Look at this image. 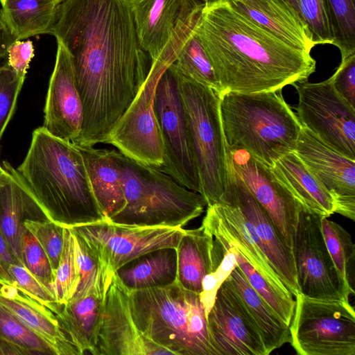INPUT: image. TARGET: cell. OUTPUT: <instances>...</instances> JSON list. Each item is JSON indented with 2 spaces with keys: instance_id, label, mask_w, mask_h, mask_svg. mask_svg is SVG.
Here are the masks:
<instances>
[{
  "instance_id": "obj_1",
  "label": "cell",
  "mask_w": 355,
  "mask_h": 355,
  "mask_svg": "<svg viewBox=\"0 0 355 355\" xmlns=\"http://www.w3.org/2000/svg\"><path fill=\"white\" fill-rule=\"evenodd\" d=\"M51 35L70 55L83 105V128L73 144H105L151 65L139 40L131 0H64Z\"/></svg>"
},
{
  "instance_id": "obj_2",
  "label": "cell",
  "mask_w": 355,
  "mask_h": 355,
  "mask_svg": "<svg viewBox=\"0 0 355 355\" xmlns=\"http://www.w3.org/2000/svg\"><path fill=\"white\" fill-rule=\"evenodd\" d=\"M194 31L212 64L221 95L282 90L307 80L315 71L310 53L259 26L229 0L204 5Z\"/></svg>"
},
{
  "instance_id": "obj_3",
  "label": "cell",
  "mask_w": 355,
  "mask_h": 355,
  "mask_svg": "<svg viewBox=\"0 0 355 355\" xmlns=\"http://www.w3.org/2000/svg\"><path fill=\"white\" fill-rule=\"evenodd\" d=\"M17 171L47 219L68 228L107 220L83 156L72 142L53 136L42 126L36 128Z\"/></svg>"
},
{
  "instance_id": "obj_4",
  "label": "cell",
  "mask_w": 355,
  "mask_h": 355,
  "mask_svg": "<svg viewBox=\"0 0 355 355\" xmlns=\"http://www.w3.org/2000/svg\"><path fill=\"white\" fill-rule=\"evenodd\" d=\"M220 112L229 147L243 149L270 167L295 151L302 125L282 90L225 93Z\"/></svg>"
},
{
  "instance_id": "obj_5",
  "label": "cell",
  "mask_w": 355,
  "mask_h": 355,
  "mask_svg": "<svg viewBox=\"0 0 355 355\" xmlns=\"http://www.w3.org/2000/svg\"><path fill=\"white\" fill-rule=\"evenodd\" d=\"M139 329L172 355H216L199 294L176 282L162 287L130 290Z\"/></svg>"
},
{
  "instance_id": "obj_6",
  "label": "cell",
  "mask_w": 355,
  "mask_h": 355,
  "mask_svg": "<svg viewBox=\"0 0 355 355\" xmlns=\"http://www.w3.org/2000/svg\"><path fill=\"white\" fill-rule=\"evenodd\" d=\"M123 209L110 219L134 226L182 227L204 211L207 202L198 192L180 184L157 168L121 153Z\"/></svg>"
},
{
  "instance_id": "obj_7",
  "label": "cell",
  "mask_w": 355,
  "mask_h": 355,
  "mask_svg": "<svg viewBox=\"0 0 355 355\" xmlns=\"http://www.w3.org/2000/svg\"><path fill=\"white\" fill-rule=\"evenodd\" d=\"M173 67L178 75L189 124L200 193L207 206L213 205L223 201L230 180L227 145L220 112V95L183 76Z\"/></svg>"
},
{
  "instance_id": "obj_8",
  "label": "cell",
  "mask_w": 355,
  "mask_h": 355,
  "mask_svg": "<svg viewBox=\"0 0 355 355\" xmlns=\"http://www.w3.org/2000/svg\"><path fill=\"white\" fill-rule=\"evenodd\" d=\"M289 325L300 355H354L355 311L349 301L311 298L299 293Z\"/></svg>"
},
{
  "instance_id": "obj_9",
  "label": "cell",
  "mask_w": 355,
  "mask_h": 355,
  "mask_svg": "<svg viewBox=\"0 0 355 355\" xmlns=\"http://www.w3.org/2000/svg\"><path fill=\"white\" fill-rule=\"evenodd\" d=\"M154 110L163 150L157 168L182 186L200 193V180L187 115L172 64L157 84Z\"/></svg>"
},
{
  "instance_id": "obj_10",
  "label": "cell",
  "mask_w": 355,
  "mask_h": 355,
  "mask_svg": "<svg viewBox=\"0 0 355 355\" xmlns=\"http://www.w3.org/2000/svg\"><path fill=\"white\" fill-rule=\"evenodd\" d=\"M322 216L300 205L292 248L300 293L315 299L349 301L351 294L324 239Z\"/></svg>"
},
{
  "instance_id": "obj_11",
  "label": "cell",
  "mask_w": 355,
  "mask_h": 355,
  "mask_svg": "<svg viewBox=\"0 0 355 355\" xmlns=\"http://www.w3.org/2000/svg\"><path fill=\"white\" fill-rule=\"evenodd\" d=\"M293 86L298 94L296 115L302 125L335 151L355 159V108L335 89L331 78Z\"/></svg>"
},
{
  "instance_id": "obj_12",
  "label": "cell",
  "mask_w": 355,
  "mask_h": 355,
  "mask_svg": "<svg viewBox=\"0 0 355 355\" xmlns=\"http://www.w3.org/2000/svg\"><path fill=\"white\" fill-rule=\"evenodd\" d=\"M139 42L152 61L175 60L204 3L197 0H131Z\"/></svg>"
},
{
  "instance_id": "obj_13",
  "label": "cell",
  "mask_w": 355,
  "mask_h": 355,
  "mask_svg": "<svg viewBox=\"0 0 355 355\" xmlns=\"http://www.w3.org/2000/svg\"><path fill=\"white\" fill-rule=\"evenodd\" d=\"M173 62H151L145 82L105 143L116 147L125 156L155 168L163 163L162 145L154 110L155 93L160 76Z\"/></svg>"
},
{
  "instance_id": "obj_14",
  "label": "cell",
  "mask_w": 355,
  "mask_h": 355,
  "mask_svg": "<svg viewBox=\"0 0 355 355\" xmlns=\"http://www.w3.org/2000/svg\"><path fill=\"white\" fill-rule=\"evenodd\" d=\"M114 272L148 252L176 248L185 230L164 226L125 225L102 220L71 227Z\"/></svg>"
},
{
  "instance_id": "obj_15",
  "label": "cell",
  "mask_w": 355,
  "mask_h": 355,
  "mask_svg": "<svg viewBox=\"0 0 355 355\" xmlns=\"http://www.w3.org/2000/svg\"><path fill=\"white\" fill-rule=\"evenodd\" d=\"M227 151L230 165L266 210L284 243L292 251L301 204L275 177L271 167L243 149L227 146Z\"/></svg>"
},
{
  "instance_id": "obj_16",
  "label": "cell",
  "mask_w": 355,
  "mask_h": 355,
  "mask_svg": "<svg viewBox=\"0 0 355 355\" xmlns=\"http://www.w3.org/2000/svg\"><path fill=\"white\" fill-rule=\"evenodd\" d=\"M207 320L216 355H268L254 322L228 279L219 288Z\"/></svg>"
},
{
  "instance_id": "obj_17",
  "label": "cell",
  "mask_w": 355,
  "mask_h": 355,
  "mask_svg": "<svg viewBox=\"0 0 355 355\" xmlns=\"http://www.w3.org/2000/svg\"><path fill=\"white\" fill-rule=\"evenodd\" d=\"M154 354L172 355L139 329L131 311L130 290L114 273L105 296L94 355Z\"/></svg>"
},
{
  "instance_id": "obj_18",
  "label": "cell",
  "mask_w": 355,
  "mask_h": 355,
  "mask_svg": "<svg viewBox=\"0 0 355 355\" xmlns=\"http://www.w3.org/2000/svg\"><path fill=\"white\" fill-rule=\"evenodd\" d=\"M294 153L330 193L338 213L355 220V159L325 144L302 126Z\"/></svg>"
},
{
  "instance_id": "obj_19",
  "label": "cell",
  "mask_w": 355,
  "mask_h": 355,
  "mask_svg": "<svg viewBox=\"0 0 355 355\" xmlns=\"http://www.w3.org/2000/svg\"><path fill=\"white\" fill-rule=\"evenodd\" d=\"M229 165V184L221 202L236 207L251 223L271 266L290 293L296 296L300 293V288L291 250L284 243L269 215L254 198L230 162Z\"/></svg>"
},
{
  "instance_id": "obj_20",
  "label": "cell",
  "mask_w": 355,
  "mask_h": 355,
  "mask_svg": "<svg viewBox=\"0 0 355 355\" xmlns=\"http://www.w3.org/2000/svg\"><path fill=\"white\" fill-rule=\"evenodd\" d=\"M55 67L44 107L43 128L53 136L73 143L83 124V102L70 55L58 41Z\"/></svg>"
},
{
  "instance_id": "obj_21",
  "label": "cell",
  "mask_w": 355,
  "mask_h": 355,
  "mask_svg": "<svg viewBox=\"0 0 355 355\" xmlns=\"http://www.w3.org/2000/svg\"><path fill=\"white\" fill-rule=\"evenodd\" d=\"M202 225L220 243L236 247L279 290L292 295L271 266L251 223L236 207L225 202L207 206Z\"/></svg>"
},
{
  "instance_id": "obj_22",
  "label": "cell",
  "mask_w": 355,
  "mask_h": 355,
  "mask_svg": "<svg viewBox=\"0 0 355 355\" xmlns=\"http://www.w3.org/2000/svg\"><path fill=\"white\" fill-rule=\"evenodd\" d=\"M111 281L101 282L84 295L73 297L63 304L55 303L51 309L79 355H94Z\"/></svg>"
},
{
  "instance_id": "obj_23",
  "label": "cell",
  "mask_w": 355,
  "mask_h": 355,
  "mask_svg": "<svg viewBox=\"0 0 355 355\" xmlns=\"http://www.w3.org/2000/svg\"><path fill=\"white\" fill-rule=\"evenodd\" d=\"M3 167L10 176L0 186V233L15 259L23 265L21 242L26 231L24 220L46 218L17 169L7 162H3Z\"/></svg>"
},
{
  "instance_id": "obj_24",
  "label": "cell",
  "mask_w": 355,
  "mask_h": 355,
  "mask_svg": "<svg viewBox=\"0 0 355 355\" xmlns=\"http://www.w3.org/2000/svg\"><path fill=\"white\" fill-rule=\"evenodd\" d=\"M175 250V282L200 295L204 277L215 271L223 260V246L201 225L197 229L185 230Z\"/></svg>"
},
{
  "instance_id": "obj_25",
  "label": "cell",
  "mask_w": 355,
  "mask_h": 355,
  "mask_svg": "<svg viewBox=\"0 0 355 355\" xmlns=\"http://www.w3.org/2000/svg\"><path fill=\"white\" fill-rule=\"evenodd\" d=\"M253 22L287 44L311 53L316 45L306 24L286 0H229Z\"/></svg>"
},
{
  "instance_id": "obj_26",
  "label": "cell",
  "mask_w": 355,
  "mask_h": 355,
  "mask_svg": "<svg viewBox=\"0 0 355 355\" xmlns=\"http://www.w3.org/2000/svg\"><path fill=\"white\" fill-rule=\"evenodd\" d=\"M77 146L83 156L94 196L104 216L110 220L126 203L121 152L94 146Z\"/></svg>"
},
{
  "instance_id": "obj_27",
  "label": "cell",
  "mask_w": 355,
  "mask_h": 355,
  "mask_svg": "<svg viewBox=\"0 0 355 355\" xmlns=\"http://www.w3.org/2000/svg\"><path fill=\"white\" fill-rule=\"evenodd\" d=\"M0 304L47 341L58 355H79L55 315L46 306L8 284H0Z\"/></svg>"
},
{
  "instance_id": "obj_28",
  "label": "cell",
  "mask_w": 355,
  "mask_h": 355,
  "mask_svg": "<svg viewBox=\"0 0 355 355\" xmlns=\"http://www.w3.org/2000/svg\"><path fill=\"white\" fill-rule=\"evenodd\" d=\"M58 3L53 0H6L0 10L6 47L42 34H51Z\"/></svg>"
},
{
  "instance_id": "obj_29",
  "label": "cell",
  "mask_w": 355,
  "mask_h": 355,
  "mask_svg": "<svg viewBox=\"0 0 355 355\" xmlns=\"http://www.w3.org/2000/svg\"><path fill=\"white\" fill-rule=\"evenodd\" d=\"M271 170L301 205L326 217L334 214L330 193L294 152L278 159Z\"/></svg>"
},
{
  "instance_id": "obj_30",
  "label": "cell",
  "mask_w": 355,
  "mask_h": 355,
  "mask_svg": "<svg viewBox=\"0 0 355 355\" xmlns=\"http://www.w3.org/2000/svg\"><path fill=\"white\" fill-rule=\"evenodd\" d=\"M254 322L269 354L291 343L289 325L250 286L237 266L227 277Z\"/></svg>"
},
{
  "instance_id": "obj_31",
  "label": "cell",
  "mask_w": 355,
  "mask_h": 355,
  "mask_svg": "<svg viewBox=\"0 0 355 355\" xmlns=\"http://www.w3.org/2000/svg\"><path fill=\"white\" fill-rule=\"evenodd\" d=\"M115 273L130 291L170 285L176 281L175 248H161L148 252L123 266Z\"/></svg>"
},
{
  "instance_id": "obj_32",
  "label": "cell",
  "mask_w": 355,
  "mask_h": 355,
  "mask_svg": "<svg viewBox=\"0 0 355 355\" xmlns=\"http://www.w3.org/2000/svg\"><path fill=\"white\" fill-rule=\"evenodd\" d=\"M172 64L183 76L212 89L221 96V87L212 64L194 28Z\"/></svg>"
},
{
  "instance_id": "obj_33",
  "label": "cell",
  "mask_w": 355,
  "mask_h": 355,
  "mask_svg": "<svg viewBox=\"0 0 355 355\" xmlns=\"http://www.w3.org/2000/svg\"><path fill=\"white\" fill-rule=\"evenodd\" d=\"M324 239L336 270L350 294H354L355 246L349 233L340 225L322 216Z\"/></svg>"
},
{
  "instance_id": "obj_34",
  "label": "cell",
  "mask_w": 355,
  "mask_h": 355,
  "mask_svg": "<svg viewBox=\"0 0 355 355\" xmlns=\"http://www.w3.org/2000/svg\"><path fill=\"white\" fill-rule=\"evenodd\" d=\"M228 246L232 248L236 255L237 266L242 271L250 286L285 323L290 325L295 305L293 295L284 293L271 284L257 270L236 247Z\"/></svg>"
},
{
  "instance_id": "obj_35",
  "label": "cell",
  "mask_w": 355,
  "mask_h": 355,
  "mask_svg": "<svg viewBox=\"0 0 355 355\" xmlns=\"http://www.w3.org/2000/svg\"><path fill=\"white\" fill-rule=\"evenodd\" d=\"M80 282L73 236L70 228H64V242L58 267L50 290L55 303L68 302L75 294Z\"/></svg>"
},
{
  "instance_id": "obj_36",
  "label": "cell",
  "mask_w": 355,
  "mask_h": 355,
  "mask_svg": "<svg viewBox=\"0 0 355 355\" xmlns=\"http://www.w3.org/2000/svg\"><path fill=\"white\" fill-rule=\"evenodd\" d=\"M334 41L341 59L355 53V0H326Z\"/></svg>"
},
{
  "instance_id": "obj_37",
  "label": "cell",
  "mask_w": 355,
  "mask_h": 355,
  "mask_svg": "<svg viewBox=\"0 0 355 355\" xmlns=\"http://www.w3.org/2000/svg\"><path fill=\"white\" fill-rule=\"evenodd\" d=\"M0 337L26 349L29 354L58 355L44 339L0 304Z\"/></svg>"
},
{
  "instance_id": "obj_38",
  "label": "cell",
  "mask_w": 355,
  "mask_h": 355,
  "mask_svg": "<svg viewBox=\"0 0 355 355\" xmlns=\"http://www.w3.org/2000/svg\"><path fill=\"white\" fill-rule=\"evenodd\" d=\"M24 225L45 252L55 273L62 251L64 227L46 218H26Z\"/></svg>"
},
{
  "instance_id": "obj_39",
  "label": "cell",
  "mask_w": 355,
  "mask_h": 355,
  "mask_svg": "<svg viewBox=\"0 0 355 355\" xmlns=\"http://www.w3.org/2000/svg\"><path fill=\"white\" fill-rule=\"evenodd\" d=\"M299 14L310 31L315 44H332L328 7L326 0H297Z\"/></svg>"
},
{
  "instance_id": "obj_40",
  "label": "cell",
  "mask_w": 355,
  "mask_h": 355,
  "mask_svg": "<svg viewBox=\"0 0 355 355\" xmlns=\"http://www.w3.org/2000/svg\"><path fill=\"white\" fill-rule=\"evenodd\" d=\"M10 285L19 291L51 309L55 303L50 289L25 266L16 262L8 268Z\"/></svg>"
},
{
  "instance_id": "obj_41",
  "label": "cell",
  "mask_w": 355,
  "mask_h": 355,
  "mask_svg": "<svg viewBox=\"0 0 355 355\" xmlns=\"http://www.w3.org/2000/svg\"><path fill=\"white\" fill-rule=\"evenodd\" d=\"M21 260L23 266L50 289L55 278L54 271L45 252L27 230L22 238Z\"/></svg>"
},
{
  "instance_id": "obj_42",
  "label": "cell",
  "mask_w": 355,
  "mask_h": 355,
  "mask_svg": "<svg viewBox=\"0 0 355 355\" xmlns=\"http://www.w3.org/2000/svg\"><path fill=\"white\" fill-rule=\"evenodd\" d=\"M24 81L8 65L0 67V140L14 114Z\"/></svg>"
},
{
  "instance_id": "obj_43",
  "label": "cell",
  "mask_w": 355,
  "mask_h": 355,
  "mask_svg": "<svg viewBox=\"0 0 355 355\" xmlns=\"http://www.w3.org/2000/svg\"><path fill=\"white\" fill-rule=\"evenodd\" d=\"M330 78L338 93L355 108V53L342 59Z\"/></svg>"
},
{
  "instance_id": "obj_44",
  "label": "cell",
  "mask_w": 355,
  "mask_h": 355,
  "mask_svg": "<svg viewBox=\"0 0 355 355\" xmlns=\"http://www.w3.org/2000/svg\"><path fill=\"white\" fill-rule=\"evenodd\" d=\"M6 65L19 77L24 78L29 64L34 57V47L31 40H17L6 48ZM5 56V57H6Z\"/></svg>"
},
{
  "instance_id": "obj_45",
  "label": "cell",
  "mask_w": 355,
  "mask_h": 355,
  "mask_svg": "<svg viewBox=\"0 0 355 355\" xmlns=\"http://www.w3.org/2000/svg\"><path fill=\"white\" fill-rule=\"evenodd\" d=\"M220 286L216 270L206 275L202 279V291L199 296L207 317L214 304Z\"/></svg>"
},
{
  "instance_id": "obj_46",
  "label": "cell",
  "mask_w": 355,
  "mask_h": 355,
  "mask_svg": "<svg viewBox=\"0 0 355 355\" xmlns=\"http://www.w3.org/2000/svg\"><path fill=\"white\" fill-rule=\"evenodd\" d=\"M16 262H17V260L13 257L6 241L0 233V284H10L8 268L10 264Z\"/></svg>"
},
{
  "instance_id": "obj_47",
  "label": "cell",
  "mask_w": 355,
  "mask_h": 355,
  "mask_svg": "<svg viewBox=\"0 0 355 355\" xmlns=\"http://www.w3.org/2000/svg\"><path fill=\"white\" fill-rule=\"evenodd\" d=\"M29 354V353L16 343L0 337V355Z\"/></svg>"
},
{
  "instance_id": "obj_48",
  "label": "cell",
  "mask_w": 355,
  "mask_h": 355,
  "mask_svg": "<svg viewBox=\"0 0 355 355\" xmlns=\"http://www.w3.org/2000/svg\"><path fill=\"white\" fill-rule=\"evenodd\" d=\"M6 47L5 45L2 32L0 29V58H4L6 56Z\"/></svg>"
},
{
  "instance_id": "obj_49",
  "label": "cell",
  "mask_w": 355,
  "mask_h": 355,
  "mask_svg": "<svg viewBox=\"0 0 355 355\" xmlns=\"http://www.w3.org/2000/svg\"><path fill=\"white\" fill-rule=\"evenodd\" d=\"M286 1L287 2H288L293 6V8L297 11V12L299 14V10H298L297 4V0H286Z\"/></svg>"
},
{
  "instance_id": "obj_50",
  "label": "cell",
  "mask_w": 355,
  "mask_h": 355,
  "mask_svg": "<svg viewBox=\"0 0 355 355\" xmlns=\"http://www.w3.org/2000/svg\"><path fill=\"white\" fill-rule=\"evenodd\" d=\"M205 5H211L223 0H201Z\"/></svg>"
},
{
  "instance_id": "obj_51",
  "label": "cell",
  "mask_w": 355,
  "mask_h": 355,
  "mask_svg": "<svg viewBox=\"0 0 355 355\" xmlns=\"http://www.w3.org/2000/svg\"><path fill=\"white\" fill-rule=\"evenodd\" d=\"M6 0H0V3L2 4L4 1H6ZM55 1L56 3H58V4H60V3H62L64 0H53Z\"/></svg>"
}]
</instances>
